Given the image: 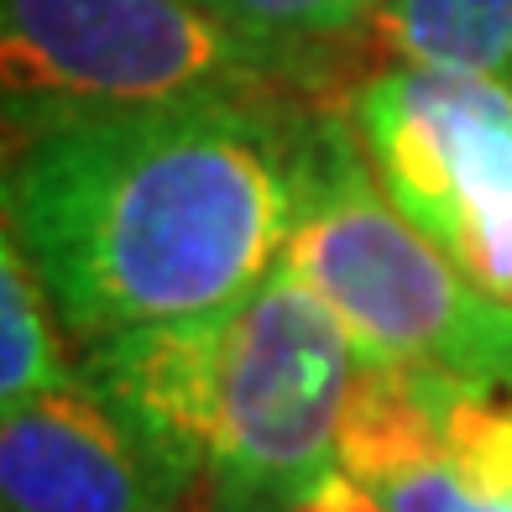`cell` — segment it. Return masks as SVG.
Instances as JSON below:
<instances>
[{
  "mask_svg": "<svg viewBox=\"0 0 512 512\" xmlns=\"http://www.w3.org/2000/svg\"><path fill=\"white\" fill-rule=\"evenodd\" d=\"M314 110L183 100L6 142V230L79 345L246 298L283 262Z\"/></svg>",
  "mask_w": 512,
  "mask_h": 512,
  "instance_id": "obj_1",
  "label": "cell"
},
{
  "mask_svg": "<svg viewBox=\"0 0 512 512\" xmlns=\"http://www.w3.org/2000/svg\"><path fill=\"white\" fill-rule=\"evenodd\" d=\"M74 366L183 492L225 502L330 471L361 356L335 309L277 262L236 304L89 340Z\"/></svg>",
  "mask_w": 512,
  "mask_h": 512,
  "instance_id": "obj_2",
  "label": "cell"
},
{
  "mask_svg": "<svg viewBox=\"0 0 512 512\" xmlns=\"http://www.w3.org/2000/svg\"><path fill=\"white\" fill-rule=\"evenodd\" d=\"M283 262L335 309L361 361H413L512 387V309L387 199L340 110H319L309 126Z\"/></svg>",
  "mask_w": 512,
  "mask_h": 512,
  "instance_id": "obj_3",
  "label": "cell"
},
{
  "mask_svg": "<svg viewBox=\"0 0 512 512\" xmlns=\"http://www.w3.org/2000/svg\"><path fill=\"white\" fill-rule=\"evenodd\" d=\"M6 142L79 115L319 95V53L199 0H0Z\"/></svg>",
  "mask_w": 512,
  "mask_h": 512,
  "instance_id": "obj_4",
  "label": "cell"
},
{
  "mask_svg": "<svg viewBox=\"0 0 512 512\" xmlns=\"http://www.w3.org/2000/svg\"><path fill=\"white\" fill-rule=\"evenodd\" d=\"M345 115L387 199L512 309V79L387 63Z\"/></svg>",
  "mask_w": 512,
  "mask_h": 512,
  "instance_id": "obj_5",
  "label": "cell"
},
{
  "mask_svg": "<svg viewBox=\"0 0 512 512\" xmlns=\"http://www.w3.org/2000/svg\"><path fill=\"white\" fill-rule=\"evenodd\" d=\"M335 465L387 512H512V387L361 361Z\"/></svg>",
  "mask_w": 512,
  "mask_h": 512,
  "instance_id": "obj_6",
  "label": "cell"
},
{
  "mask_svg": "<svg viewBox=\"0 0 512 512\" xmlns=\"http://www.w3.org/2000/svg\"><path fill=\"white\" fill-rule=\"evenodd\" d=\"M0 502L6 512H204L79 366L0 418Z\"/></svg>",
  "mask_w": 512,
  "mask_h": 512,
  "instance_id": "obj_7",
  "label": "cell"
},
{
  "mask_svg": "<svg viewBox=\"0 0 512 512\" xmlns=\"http://www.w3.org/2000/svg\"><path fill=\"white\" fill-rule=\"evenodd\" d=\"M361 32L382 63L512 79V0H382Z\"/></svg>",
  "mask_w": 512,
  "mask_h": 512,
  "instance_id": "obj_8",
  "label": "cell"
},
{
  "mask_svg": "<svg viewBox=\"0 0 512 512\" xmlns=\"http://www.w3.org/2000/svg\"><path fill=\"white\" fill-rule=\"evenodd\" d=\"M63 319L21 241L0 236V408H21L74 377L63 356Z\"/></svg>",
  "mask_w": 512,
  "mask_h": 512,
  "instance_id": "obj_9",
  "label": "cell"
},
{
  "mask_svg": "<svg viewBox=\"0 0 512 512\" xmlns=\"http://www.w3.org/2000/svg\"><path fill=\"white\" fill-rule=\"evenodd\" d=\"M215 16L236 21V27L272 37V42H293V48H319L330 37H345L366 27L382 11V0H199Z\"/></svg>",
  "mask_w": 512,
  "mask_h": 512,
  "instance_id": "obj_10",
  "label": "cell"
},
{
  "mask_svg": "<svg viewBox=\"0 0 512 512\" xmlns=\"http://www.w3.org/2000/svg\"><path fill=\"white\" fill-rule=\"evenodd\" d=\"M199 507L204 512H387L356 476H345L340 465H330V471H319L298 486H283V492L225 497V502H199Z\"/></svg>",
  "mask_w": 512,
  "mask_h": 512,
  "instance_id": "obj_11",
  "label": "cell"
}]
</instances>
